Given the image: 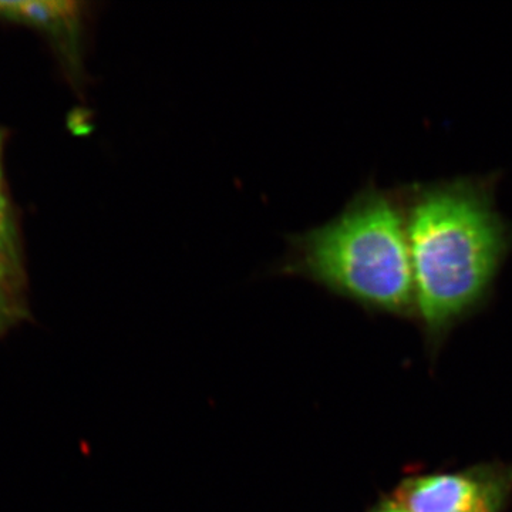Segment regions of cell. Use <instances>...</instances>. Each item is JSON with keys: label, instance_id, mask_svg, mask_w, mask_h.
Segmentation results:
<instances>
[{"label": "cell", "instance_id": "cell-1", "mask_svg": "<svg viewBox=\"0 0 512 512\" xmlns=\"http://www.w3.org/2000/svg\"><path fill=\"white\" fill-rule=\"evenodd\" d=\"M500 177L461 175L400 187L414 308L431 345L490 301L512 255V221L495 200Z\"/></svg>", "mask_w": 512, "mask_h": 512}, {"label": "cell", "instance_id": "cell-2", "mask_svg": "<svg viewBox=\"0 0 512 512\" xmlns=\"http://www.w3.org/2000/svg\"><path fill=\"white\" fill-rule=\"evenodd\" d=\"M284 272L367 311L416 318L402 190L366 185L335 218L291 239Z\"/></svg>", "mask_w": 512, "mask_h": 512}, {"label": "cell", "instance_id": "cell-3", "mask_svg": "<svg viewBox=\"0 0 512 512\" xmlns=\"http://www.w3.org/2000/svg\"><path fill=\"white\" fill-rule=\"evenodd\" d=\"M512 495V464H480L402 481L393 500L406 512H501Z\"/></svg>", "mask_w": 512, "mask_h": 512}, {"label": "cell", "instance_id": "cell-4", "mask_svg": "<svg viewBox=\"0 0 512 512\" xmlns=\"http://www.w3.org/2000/svg\"><path fill=\"white\" fill-rule=\"evenodd\" d=\"M83 18L82 3L70 0H0V20L45 35L73 70L82 59Z\"/></svg>", "mask_w": 512, "mask_h": 512}, {"label": "cell", "instance_id": "cell-5", "mask_svg": "<svg viewBox=\"0 0 512 512\" xmlns=\"http://www.w3.org/2000/svg\"><path fill=\"white\" fill-rule=\"evenodd\" d=\"M0 278L20 281L18 242H16L8 202L3 195L2 183H0Z\"/></svg>", "mask_w": 512, "mask_h": 512}, {"label": "cell", "instance_id": "cell-6", "mask_svg": "<svg viewBox=\"0 0 512 512\" xmlns=\"http://www.w3.org/2000/svg\"><path fill=\"white\" fill-rule=\"evenodd\" d=\"M25 306L20 296L19 282L0 278V333L23 318Z\"/></svg>", "mask_w": 512, "mask_h": 512}, {"label": "cell", "instance_id": "cell-7", "mask_svg": "<svg viewBox=\"0 0 512 512\" xmlns=\"http://www.w3.org/2000/svg\"><path fill=\"white\" fill-rule=\"evenodd\" d=\"M369 512H406L400 507L393 498H387V500L380 501L379 504L375 505Z\"/></svg>", "mask_w": 512, "mask_h": 512}, {"label": "cell", "instance_id": "cell-8", "mask_svg": "<svg viewBox=\"0 0 512 512\" xmlns=\"http://www.w3.org/2000/svg\"><path fill=\"white\" fill-rule=\"evenodd\" d=\"M3 141H5V137H3L2 130H0V183H2Z\"/></svg>", "mask_w": 512, "mask_h": 512}]
</instances>
